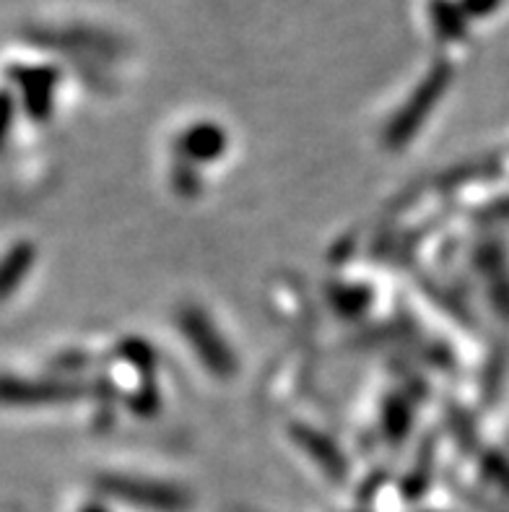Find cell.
Instances as JSON below:
<instances>
[{
	"mask_svg": "<svg viewBox=\"0 0 509 512\" xmlns=\"http://www.w3.org/2000/svg\"><path fill=\"white\" fill-rule=\"evenodd\" d=\"M502 0H460V8H463L465 16H476V19H484L489 13H494L499 8Z\"/></svg>",
	"mask_w": 509,
	"mask_h": 512,
	"instance_id": "7a4b0ae2",
	"label": "cell"
},
{
	"mask_svg": "<svg viewBox=\"0 0 509 512\" xmlns=\"http://www.w3.org/2000/svg\"><path fill=\"white\" fill-rule=\"evenodd\" d=\"M429 16L439 37L447 42L465 37V13L455 0H429Z\"/></svg>",
	"mask_w": 509,
	"mask_h": 512,
	"instance_id": "6da1fadb",
	"label": "cell"
}]
</instances>
